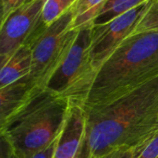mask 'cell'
<instances>
[{"instance_id": "cell-1", "label": "cell", "mask_w": 158, "mask_h": 158, "mask_svg": "<svg viewBox=\"0 0 158 158\" xmlns=\"http://www.w3.org/2000/svg\"><path fill=\"white\" fill-rule=\"evenodd\" d=\"M82 108L84 131L74 158H107L146 144L158 132V78L112 103Z\"/></svg>"}, {"instance_id": "cell-2", "label": "cell", "mask_w": 158, "mask_h": 158, "mask_svg": "<svg viewBox=\"0 0 158 158\" xmlns=\"http://www.w3.org/2000/svg\"><path fill=\"white\" fill-rule=\"evenodd\" d=\"M158 78V31L134 33L98 69L82 107H97Z\"/></svg>"}, {"instance_id": "cell-3", "label": "cell", "mask_w": 158, "mask_h": 158, "mask_svg": "<svg viewBox=\"0 0 158 158\" xmlns=\"http://www.w3.org/2000/svg\"><path fill=\"white\" fill-rule=\"evenodd\" d=\"M71 106L68 98L36 87L28 103L0 125V134L19 157L29 158L58 138Z\"/></svg>"}, {"instance_id": "cell-4", "label": "cell", "mask_w": 158, "mask_h": 158, "mask_svg": "<svg viewBox=\"0 0 158 158\" xmlns=\"http://www.w3.org/2000/svg\"><path fill=\"white\" fill-rule=\"evenodd\" d=\"M92 26L88 25L79 31L68 56L45 86L79 106H82L86 100L97 74L90 57Z\"/></svg>"}, {"instance_id": "cell-5", "label": "cell", "mask_w": 158, "mask_h": 158, "mask_svg": "<svg viewBox=\"0 0 158 158\" xmlns=\"http://www.w3.org/2000/svg\"><path fill=\"white\" fill-rule=\"evenodd\" d=\"M73 6L48 25L31 45L32 52L31 81L45 88L47 82L68 56L79 31L72 29Z\"/></svg>"}, {"instance_id": "cell-6", "label": "cell", "mask_w": 158, "mask_h": 158, "mask_svg": "<svg viewBox=\"0 0 158 158\" xmlns=\"http://www.w3.org/2000/svg\"><path fill=\"white\" fill-rule=\"evenodd\" d=\"M46 0H31L0 23V67L23 45H31L47 27L42 19Z\"/></svg>"}, {"instance_id": "cell-7", "label": "cell", "mask_w": 158, "mask_h": 158, "mask_svg": "<svg viewBox=\"0 0 158 158\" xmlns=\"http://www.w3.org/2000/svg\"><path fill=\"white\" fill-rule=\"evenodd\" d=\"M153 2L147 0L109 22L92 26L90 57L96 71L124 41L135 33L138 24Z\"/></svg>"}, {"instance_id": "cell-8", "label": "cell", "mask_w": 158, "mask_h": 158, "mask_svg": "<svg viewBox=\"0 0 158 158\" xmlns=\"http://www.w3.org/2000/svg\"><path fill=\"white\" fill-rule=\"evenodd\" d=\"M85 125V112L82 106L72 104L65 126L58 137L53 158H74Z\"/></svg>"}, {"instance_id": "cell-9", "label": "cell", "mask_w": 158, "mask_h": 158, "mask_svg": "<svg viewBox=\"0 0 158 158\" xmlns=\"http://www.w3.org/2000/svg\"><path fill=\"white\" fill-rule=\"evenodd\" d=\"M36 87L38 86L28 76L0 88V125L4 124L28 103Z\"/></svg>"}, {"instance_id": "cell-10", "label": "cell", "mask_w": 158, "mask_h": 158, "mask_svg": "<svg viewBox=\"0 0 158 158\" xmlns=\"http://www.w3.org/2000/svg\"><path fill=\"white\" fill-rule=\"evenodd\" d=\"M32 52L28 45L19 48L16 53L0 67V88L28 77L31 70Z\"/></svg>"}, {"instance_id": "cell-11", "label": "cell", "mask_w": 158, "mask_h": 158, "mask_svg": "<svg viewBox=\"0 0 158 158\" xmlns=\"http://www.w3.org/2000/svg\"><path fill=\"white\" fill-rule=\"evenodd\" d=\"M106 0H78L73 6L74 19L72 29L80 31L83 27L93 24Z\"/></svg>"}, {"instance_id": "cell-12", "label": "cell", "mask_w": 158, "mask_h": 158, "mask_svg": "<svg viewBox=\"0 0 158 158\" xmlns=\"http://www.w3.org/2000/svg\"><path fill=\"white\" fill-rule=\"evenodd\" d=\"M147 0H106L102 9L93 21V25H100L125 14Z\"/></svg>"}, {"instance_id": "cell-13", "label": "cell", "mask_w": 158, "mask_h": 158, "mask_svg": "<svg viewBox=\"0 0 158 158\" xmlns=\"http://www.w3.org/2000/svg\"><path fill=\"white\" fill-rule=\"evenodd\" d=\"M78 0H46L43 8L42 19L48 26L69 10Z\"/></svg>"}, {"instance_id": "cell-14", "label": "cell", "mask_w": 158, "mask_h": 158, "mask_svg": "<svg viewBox=\"0 0 158 158\" xmlns=\"http://www.w3.org/2000/svg\"><path fill=\"white\" fill-rule=\"evenodd\" d=\"M150 31H158V1L155 0L138 24L135 33Z\"/></svg>"}, {"instance_id": "cell-15", "label": "cell", "mask_w": 158, "mask_h": 158, "mask_svg": "<svg viewBox=\"0 0 158 158\" xmlns=\"http://www.w3.org/2000/svg\"><path fill=\"white\" fill-rule=\"evenodd\" d=\"M28 0H0L1 2V18L0 23H2L11 13L22 6Z\"/></svg>"}, {"instance_id": "cell-16", "label": "cell", "mask_w": 158, "mask_h": 158, "mask_svg": "<svg viewBox=\"0 0 158 158\" xmlns=\"http://www.w3.org/2000/svg\"><path fill=\"white\" fill-rule=\"evenodd\" d=\"M137 158H158V132Z\"/></svg>"}, {"instance_id": "cell-17", "label": "cell", "mask_w": 158, "mask_h": 158, "mask_svg": "<svg viewBox=\"0 0 158 158\" xmlns=\"http://www.w3.org/2000/svg\"><path fill=\"white\" fill-rule=\"evenodd\" d=\"M148 143L143 144V145L139 146V147H136V148L129 149V150H120V151H118V152L114 153L113 155H111L109 157L107 158H137L141 155V153L143 151V149L147 146Z\"/></svg>"}, {"instance_id": "cell-18", "label": "cell", "mask_w": 158, "mask_h": 158, "mask_svg": "<svg viewBox=\"0 0 158 158\" xmlns=\"http://www.w3.org/2000/svg\"><path fill=\"white\" fill-rule=\"evenodd\" d=\"M57 141H58V138L56 141H54L50 145H48L44 149L41 150L40 152L32 155L31 156H30L29 158H53L56 147V144H57Z\"/></svg>"}, {"instance_id": "cell-19", "label": "cell", "mask_w": 158, "mask_h": 158, "mask_svg": "<svg viewBox=\"0 0 158 158\" xmlns=\"http://www.w3.org/2000/svg\"><path fill=\"white\" fill-rule=\"evenodd\" d=\"M0 158H19L13 151L5 138H1V156Z\"/></svg>"}, {"instance_id": "cell-20", "label": "cell", "mask_w": 158, "mask_h": 158, "mask_svg": "<svg viewBox=\"0 0 158 158\" xmlns=\"http://www.w3.org/2000/svg\"><path fill=\"white\" fill-rule=\"evenodd\" d=\"M28 1H31V0H28ZM28 1H27V2H28Z\"/></svg>"}, {"instance_id": "cell-21", "label": "cell", "mask_w": 158, "mask_h": 158, "mask_svg": "<svg viewBox=\"0 0 158 158\" xmlns=\"http://www.w3.org/2000/svg\"><path fill=\"white\" fill-rule=\"evenodd\" d=\"M155 1H158V0H155Z\"/></svg>"}]
</instances>
